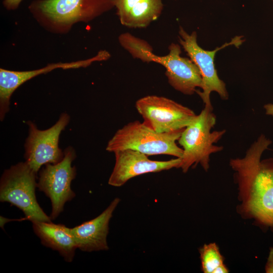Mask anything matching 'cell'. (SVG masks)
<instances>
[{
    "instance_id": "cell-19",
    "label": "cell",
    "mask_w": 273,
    "mask_h": 273,
    "mask_svg": "<svg viewBox=\"0 0 273 273\" xmlns=\"http://www.w3.org/2000/svg\"><path fill=\"white\" fill-rule=\"evenodd\" d=\"M22 0H4L3 4L8 10L16 9Z\"/></svg>"
},
{
    "instance_id": "cell-8",
    "label": "cell",
    "mask_w": 273,
    "mask_h": 273,
    "mask_svg": "<svg viewBox=\"0 0 273 273\" xmlns=\"http://www.w3.org/2000/svg\"><path fill=\"white\" fill-rule=\"evenodd\" d=\"M119 40L122 47L133 58L144 62L158 63L164 66L168 83L172 87L185 83L192 76L193 62L190 59L180 56L181 49L177 44L171 43L168 48L169 53L159 56L153 53L151 47L146 41L129 33L121 34Z\"/></svg>"
},
{
    "instance_id": "cell-16",
    "label": "cell",
    "mask_w": 273,
    "mask_h": 273,
    "mask_svg": "<svg viewBox=\"0 0 273 273\" xmlns=\"http://www.w3.org/2000/svg\"><path fill=\"white\" fill-rule=\"evenodd\" d=\"M201 269L204 273H213L223 264V258L215 243L204 244L200 249Z\"/></svg>"
},
{
    "instance_id": "cell-17",
    "label": "cell",
    "mask_w": 273,
    "mask_h": 273,
    "mask_svg": "<svg viewBox=\"0 0 273 273\" xmlns=\"http://www.w3.org/2000/svg\"><path fill=\"white\" fill-rule=\"evenodd\" d=\"M143 0H114L119 19L126 15L138 3Z\"/></svg>"
},
{
    "instance_id": "cell-13",
    "label": "cell",
    "mask_w": 273,
    "mask_h": 273,
    "mask_svg": "<svg viewBox=\"0 0 273 273\" xmlns=\"http://www.w3.org/2000/svg\"><path fill=\"white\" fill-rule=\"evenodd\" d=\"M32 227L43 245L58 251L66 262L72 261L77 246L69 228L52 222L38 221L32 222Z\"/></svg>"
},
{
    "instance_id": "cell-5",
    "label": "cell",
    "mask_w": 273,
    "mask_h": 273,
    "mask_svg": "<svg viewBox=\"0 0 273 273\" xmlns=\"http://www.w3.org/2000/svg\"><path fill=\"white\" fill-rule=\"evenodd\" d=\"M179 41L200 71L202 76V91L197 90L196 93L205 105L212 106L210 94L212 92H216L221 99L227 100L229 95L226 85L217 75L214 65V58L218 51L226 47L234 45L238 47L240 46L243 41L242 36H236L230 42L224 43L220 47L212 51H207L203 49L198 45L195 31L189 34L183 27H180Z\"/></svg>"
},
{
    "instance_id": "cell-10",
    "label": "cell",
    "mask_w": 273,
    "mask_h": 273,
    "mask_svg": "<svg viewBox=\"0 0 273 273\" xmlns=\"http://www.w3.org/2000/svg\"><path fill=\"white\" fill-rule=\"evenodd\" d=\"M114 153L115 163L108 184L117 187L123 186L130 179L140 175L177 168L181 162L180 158L167 161L152 160L147 155L130 149L120 150Z\"/></svg>"
},
{
    "instance_id": "cell-18",
    "label": "cell",
    "mask_w": 273,
    "mask_h": 273,
    "mask_svg": "<svg viewBox=\"0 0 273 273\" xmlns=\"http://www.w3.org/2000/svg\"><path fill=\"white\" fill-rule=\"evenodd\" d=\"M265 271L266 273H273V247H270L268 256L265 266Z\"/></svg>"
},
{
    "instance_id": "cell-15",
    "label": "cell",
    "mask_w": 273,
    "mask_h": 273,
    "mask_svg": "<svg viewBox=\"0 0 273 273\" xmlns=\"http://www.w3.org/2000/svg\"><path fill=\"white\" fill-rule=\"evenodd\" d=\"M109 54L106 51H101L95 57L87 60L79 61L75 62L52 64L46 67L33 71H13L10 73V78L12 83L16 87H19L25 81L32 78L43 73H46L51 70L61 68L63 69L77 68L86 67L95 61L107 59Z\"/></svg>"
},
{
    "instance_id": "cell-22",
    "label": "cell",
    "mask_w": 273,
    "mask_h": 273,
    "mask_svg": "<svg viewBox=\"0 0 273 273\" xmlns=\"http://www.w3.org/2000/svg\"><path fill=\"white\" fill-rule=\"evenodd\" d=\"M271 1H273V0H271Z\"/></svg>"
},
{
    "instance_id": "cell-12",
    "label": "cell",
    "mask_w": 273,
    "mask_h": 273,
    "mask_svg": "<svg viewBox=\"0 0 273 273\" xmlns=\"http://www.w3.org/2000/svg\"><path fill=\"white\" fill-rule=\"evenodd\" d=\"M120 201L119 198H114L109 206L96 218L69 228L77 248L85 252L109 249L107 237L109 221Z\"/></svg>"
},
{
    "instance_id": "cell-6",
    "label": "cell",
    "mask_w": 273,
    "mask_h": 273,
    "mask_svg": "<svg viewBox=\"0 0 273 273\" xmlns=\"http://www.w3.org/2000/svg\"><path fill=\"white\" fill-rule=\"evenodd\" d=\"M64 153L61 161L47 164L39 171L37 188L51 200L52 220L55 219L63 211L66 202L75 197L71 188V182L76 175V167L72 166L76 156L75 151L69 147Z\"/></svg>"
},
{
    "instance_id": "cell-1",
    "label": "cell",
    "mask_w": 273,
    "mask_h": 273,
    "mask_svg": "<svg viewBox=\"0 0 273 273\" xmlns=\"http://www.w3.org/2000/svg\"><path fill=\"white\" fill-rule=\"evenodd\" d=\"M271 144L261 134L243 158L231 159L230 166L238 187V213L262 228L273 230V158L261 159Z\"/></svg>"
},
{
    "instance_id": "cell-20",
    "label": "cell",
    "mask_w": 273,
    "mask_h": 273,
    "mask_svg": "<svg viewBox=\"0 0 273 273\" xmlns=\"http://www.w3.org/2000/svg\"><path fill=\"white\" fill-rule=\"evenodd\" d=\"M263 108L266 115L273 117V104H266L264 105Z\"/></svg>"
},
{
    "instance_id": "cell-7",
    "label": "cell",
    "mask_w": 273,
    "mask_h": 273,
    "mask_svg": "<svg viewBox=\"0 0 273 273\" xmlns=\"http://www.w3.org/2000/svg\"><path fill=\"white\" fill-rule=\"evenodd\" d=\"M135 108L144 122L159 133L185 129L196 118L191 109L162 96L149 95L140 98Z\"/></svg>"
},
{
    "instance_id": "cell-4",
    "label": "cell",
    "mask_w": 273,
    "mask_h": 273,
    "mask_svg": "<svg viewBox=\"0 0 273 273\" xmlns=\"http://www.w3.org/2000/svg\"><path fill=\"white\" fill-rule=\"evenodd\" d=\"M37 174L26 162L6 169L0 181V201L19 208L24 213L25 219L32 222H52L36 200Z\"/></svg>"
},
{
    "instance_id": "cell-3",
    "label": "cell",
    "mask_w": 273,
    "mask_h": 273,
    "mask_svg": "<svg viewBox=\"0 0 273 273\" xmlns=\"http://www.w3.org/2000/svg\"><path fill=\"white\" fill-rule=\"evenodd\" d=\"M184 129L159 133L144 122H130L119 129L108 142L106 150L116 151L130 149L147 156L168 155L181 158L184 150L176 144Z\"/></svg>"
},
{
    "instance_id": "cell-2",
    "label": "cell",
    "mask_w": 273,
    "mask_h": 273,
    "mask_svg": "<svg viewBox=\"0 0 273 273\" xmlns=\"http://www.w3.org/2000/svg\"><path fill=\"white\" fill-rule=\"evenodd\" d=\"M216 119L212 106L205 105L199 114L183 131L178 142L184 153L177 168H180L184 173L198 164L207 171L209 168L210 155L223 150L222 147L214 144L221 139L226 130H211Z\"/></svg>"
},
{
    "instance_id": "cell-21",
    "label": "cell",
    "mask_w": 273,
    "mask_h": 273,
    "mask_svg": "<svg viewBox=\"0 0 273 273\" xmlns=\"http://www.w3.org/2000/svg\"><path fill=\"white\" fill-rule=\"evenodd\" d=\"M229 272V269L226 265L223 263L219 266L214 270L213 273H227Z\"/></svg>"
},
{
    "instance_id": "cell-11",
    "label": "cell",
    "mask_w": 273,
    "mask_h": 273,
    "mask_svg": "<svg viewBox=\"0 0 273 273\" xmlns=\"http://www.w3.org/2000/svg\"><path fill=\"white\" fill-rule=\"evenodd\" d=\"M114 5V0H38L31 9L60 23L83 20Z\"/></svg>"
},
{
    "instance_id": "cell-9",
    "label": "cell",
    "mask_w": 273,
    "mask_h": 273,
    "mask_svg": "<svg viewBox=\"0 0 273 273\" xmlns=\"http://www.w3.org/2000/svg\"><path fill=\"white\" fill-rule=\"evenodd\" d=\"M70 121V116L63 113L57 122L45 130H40L30 121L27 122L29 134L25 144V162L36 173L42 165L61 161L64 152L59 148L60 135Z\"/></svg>"
},
{
    "instance_id": "cell-14",
    "label": "cell",
    "mask_w": 273,
    "mask_h": 273,
    "mask_svg": "<svg viewBox=\"0 0 273 273\" xmlns=\"http://www.w3.org/2000/svg\"><path fill=\"white\" fill-rule=\"evenodd\" d=\"M162 9V0H143L120 21L122 25L128 27H145L159 17Z\"/></svg>"
}]
</instances>
